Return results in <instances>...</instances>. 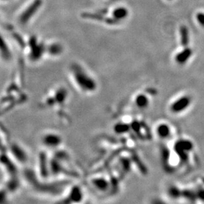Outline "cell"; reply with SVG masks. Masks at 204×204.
<instances>
[{
    "label": "cell",
    "mask_w": 204,
    "mask_h": 204,
    "mask_svg": "<svg viewBox=\"0 0 204 204\" xmlns=\"http://www.w3.org/2000/svg\"><path fill=\"white\" fill-rule=\"evenodd\" d=\"M72 71L76 83L81 90L84 91H93L96 89V84L95 81L80 66L74 64L72 67Z\"/></svg>",
    "instance_id": "6da1fadb"
},
{
    "label": "cell",
    "mask_w": 204,
    "mask_h": 204,
    "mask_svg": "<svg viewBox=\"0 0 204 204\" xmlns=\"http://www.w3.org/2000/svg\"><path fill=\"white\" fill-rule=\"evenodd\" d=\"M81 17H84V18L87 19H90L93 20H96L100 22H106L107 24L109 25H116L119 23V22L118 21L115 20L113 18H109V17H106L103 15V14L102 13H84L81 14Z\"/></svg>",
    "instance_id": "7a4b0ae2"
},
{
    "label": "cell",
    "mask_w": 204,
    "mask_h": 204,
    "mask_svg": "<svg viewBox=\"0 0 204 204\" xmlns=\"http://www.w3.org/2000/svg\"><path fill=\"white\" fill-rule=\"evenodd\" d=\"M190 102V99L188 97H182L175 101L170 106V110L173 112L178 113L183 111L186 107H188Z\"/></svg>",
    "instance_id": "3957f363"
},
{
    "label": "cell",
    "mask_w": 204,
    "mask_h": 204,
    "mask_svg": "<svg viewBox=\"0 0 204 204\" xmlns=\"http://www.w3.org/2000/svg\"><path fill=\"white\" fill-rule=\"evenodd\" d=\"M43 142L48 147H55L60 145L62 139L60 137L56 134H48L43 138Z\"/></svg>",
    "instance_id": "277c9868"
},
{
    "label": "cell",
    "mask_w": 204,
    "mask_h": 204,
    "mask_svg": "<svg viewBox=\"0 0 204 204\" xmlns=\"http://www.w3.org/2000/svg\"><path fill=\"white\" fill-rule=\"evenodd\" d=\"M192 53H193V52L190 48H186L182 51L179 52L176 56L175 60L178 63L180 64V65H183L190 59V57L192 55Z\"/></svg>",
    "instance_id": "5b68a950"
},
{
    "label": "cell",
    "mask_w": 204,
    "mask_h": 204,
    "mask_svg": "<svg viewBox=\"0 0 204 204\" xmlns=\"http://www.w3.org/2000/svg\"><path fill=\"white\" fill-rule=\"evenodd\" d=\"M128 15H129V11L124 7H117L112 12L113 18L119 22L127 18Z\"/></svg>",
    "instance_id": "8992f818"
},
{
    "label": "cell",
    "mask_w": 204,
    "mask_h": 204,
    "mask_svg": "<svg viewBox=\"0 0 204 204\" xmlns=\"http://www.w3.org/2000/svg\"><path fill=\"white\" fill-rule=\"evenodd\" d=\"M156 133L160 138L166 139L171 134L170 128L166 124H160L156 127Z\"/></svg>",
    "instance_id": "52a82bcc"
},
{
    "label": "cell",
    "mask_w": 204,
    "mask_h": 204,
    "mask_svg": "<svg viewBox=\"0 0 204 204\" xmlns=\"http://www.w3.org/2000/svg\"><path fill=\"white\" fill-rule=\"evenodd\" d=\"M135 103L136 106L141 109H144L147 108L149 105V100L148 97L143 94L138 95L135 100Z\"/></svg>",
    "instance_id": "ba28073f"
},
{
    "label": "cell",
    "mask_w": 204,
    "mask_h": 204,
    "mask_svg": "<svg viewBox=\"0 0 204 204\" xmlns=\"http://www.w3.org/2000/svg\"><path fill=\"white\" fill-rule=\"evenodd\" d=\"M180 41L183 46L186 47L189 44V31L188 28L186 26L183 25L180 28Z\"/></svg>",
    "instance_id": "9c48e42d"
},
{
    "label": "cell",
    "mask_w": 204,
    "mask_h": 204,
    "mask_svg": "<svg viewBox=\"0 0 204 204\" xmlns=\"http://www.w3.org/2000/svg\"><path fill=\"white\" fill-rule=\"evenodd\" d=\"M92 184L96 189L100 191H106L108 188V182L104 178H97L93 180Z\"/></svg>",
    "instance_id": "30bf717a"
},
{
    "label": "cell",
    "mask_w": 204,
    "mask_h": 204,
    "mask_svg": "<svg viewBox=\"0 0 204 204\" xmlns=\"http://www.w3.org/2000/svg\"><path fill=\"white\" fill-rule=\"evenodd\" d=\"M63 50L62 46L59 44H52L49 48V52L52 55H58L60 54Z\"/></svg>",
    "instance_id": "8fae6325"
},
{
    "label": "cell",
    "mask_w": 204,
    "mask_h": 204,
    "mask_svg": "<svg viewBox=\"0 0 204 204\" xmlns=\"http://www.w3.org/2000/svg\"><path fill=\"white\" fill-rule=\"evenodd\" d=\"M196 19L197 22H199V24L204 27V13H198L196 15Z\"/></svg>",
    "instance_id": "7c38bea8"
}]
</instances>
